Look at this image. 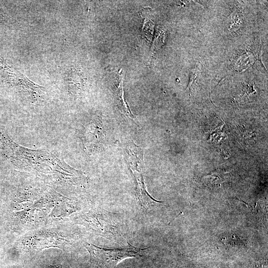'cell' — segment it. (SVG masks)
Listing matches in <instances>:
<instances>
[{
  "mask_svg": "<svg viewBox=\"0 0 268 268\" xmlns=\"http://www.w3.org/2000/svg\"><path fill=\"white\" fill-rule=\"evenodd\" d=\"M83 245L90 256V268H116L122 260L142 257L147 251V249L135 247L130 243L128 247L116 249L104 248L88 242Z\"/></svg>",
  "mask_w": 268,
  "mask_h": 268,
  "instance_id": "cell-3",
  "label": "cell"
},
{
  "mask_svg": "<svg viewBox=\"0 0 268 268\" xmlns=\"http://www.w3.org/2000/svg\"><path fill=\"white\" fill-rule=\"evenodd\" d=\"M76 220L90 231L107 238L114 239L121 234L122 220L120 215L99 206L78 215Z\"/></svg>",
  "mask_w": 268,
  "mask_h": 268,
  "instance_id": "cell-2",
  "label": "cell"
},
{
  "mask_svg": "<svg viewBox=\"0 0 268 268\" xmlns=\"http://www.w3.org/2000/svg\"><path fill=\"white\" fill-rule=\"evenodd\" d=\"M0 150L10 162L18 166L33 168L42 172L45 170L44 166H47L52 169L53 167L60 173H65L68 166L54 154L21 146L2 133H0Z\"/></svg>",
  "mask_w": 268,
  "mask_h": 268,
  "instance_id": "cell-1",
  "label": "cell"
},
{
  "mask_svg": "<svg viewBox=\"0 0 268 268\" xmlns=\"http://www.w3.org/2000/svg\"><path fill=\"white\" fill-rule=\"evenodd\" d=\"M119 83L116 91V97L119 109L123 114L136 123L135 118L132 114L126 100L123 89V72L119 73Z\"/></svg>",
  "mask_w": 268,
  "mask_h": 268,
  "instance_id": "cell-5",
  "label": "cell"
},
{
  "mask_svg": "<svg viewBox=\"0 0 268 268\" xmlns=\"http://www.w3.org/2000/svg\"><path fill=\"white\" fill-rule=\"evenodd\" d=\"M47 268H62V267L60 265H51Z\"/></svg>",
  "mask_w": 268,
  "mask_h": 268,
  "instance_id": "cell-6",
  "label": "cell"
},
{
  "mask_svg": "<svg viewBox=\"0 0 268 268\" xmlns=\"http://www.w3.org/2000/svg\"><path fill=\"white\" fill-rule=\"evenodd\" d=\"M123 148L125 158L136 180V199L141 207L147 210L160 201L153 199L146 189L144 179L143 150L133 142L127 143Z\"/></svg>",
  "mask_w": 268,
  "mask_h": 268,
  "instance_id": "cell-4",
  "label": "cell"
}]
</instances>
